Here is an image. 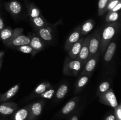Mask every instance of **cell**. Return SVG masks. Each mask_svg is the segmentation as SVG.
I'll use <instances>...</instances> for the list:
<instances>
[{"instance_id":"cell-5","label":"cell","mask_w":121,"mask_h":120,"mask_svg":"<svg viewBox=\"0 0 121 120\" xmlns=\"http://www.w3.org/2000/svg\"><path fill=\"white\" fill-rule=\"evenodd\" d=\"M99 100L104 104L110 106L112 108H115L118 106V102L117 96L113 90L110 88L109 90L99 95Z\"/></svg>"},{"instance_id":"cell-34","label":"cell","mask_w":121,"mask_h":120,"mask_svg":"<svg viewBox=\"0 0 121 120\" xmlns=\"http://www.w3.org/2000/svg\"><path fill=\"white\" fill-rule=\"evenodd\" d=\"M4 21L2 19V18L0 16V31L2 30L4 28Z\"/></svg>"},{"instance_id":"cell-27","label":"cell","mask_w":121,"mask_h":120,"mask_svg":"<svg viewBox=\"0 0 121 120\" xmlns=\"http://www.w3.org/2000/svg\"><path fill=\"white\" fill-rule=\"evenodd\" d=\"M16 49L18 51L21 52L25 53V54H31L32 55V56H34V55L37 54L33 48L30 46V45H25L20 46L18 47H17Z\"/></svg>"},{"instance_id":"cell-18","label":"cell","mask_w":121,"mask_h":120,"mask_svg":"<svg viewBox=\"0 0 121 120\" xmlns=\"http://www.w3.org/2000/svg\"><path fill=\"white\" fill-rule=\"evenodd\" d=\"M79 96H76V97L73 98L72 100H70L65 106L63 108H62L61 112L63 114H69L70 112H72L74 108L76 106L77 103L79 101Z\"/></svg>"},{"instance_id":"cell-31","label":"cell","mask_w":121,"mask_h":120,"mask_svg":"<svg viewBox=\"0 0 121 120\" xmlns=\"http://www.w3.org/2000/svg\"><path fill=\"white\" fill-rule=\"evenodd\" d=\"M120 1H121V0H109L106 7V12L112 10Z\"/></svg>"},{"instance_id":"cell-26","label":"cell","mask_w":121,"mask_h":120,"mask_svg":"<svg viewBox=\"0 0 121 120\" xmlns=\"http://www.w3.org/2000/svg\"><path fill=\"white\" fill-rule=\"evenodd\" d=\"M109 0H99L98 2V15L101 16L106 12V7Z\"/></svg>"},{"instance_id":"cell-12","label":"cell","mask_w":121,"mask_h":120,"mask_svg":"<svg viewBox=\"0 0 121 120\" xmlns=\"http://www.w3.org/2000/svg\"><path fill=\"white\" fill-rule=\"evenodd\" d=\"M19 88H20V84H19L12 87L10 89H8L4 94L1 95V96H0V102H6L7 101L9 100V99L13 98L18 92Z\"/></svg>"},{"instance_id":"cell-21","label":"cell","mask_w":121,"mask_h":120,"mask_svg":"<svg viewBox=\"0 0 121 120\" xmlns=\"http://www.w3.org/2000/svg\"><path fill=\"white\" fill-rule=\"evenodd\" d=\"M51 84L50 83L47 82H43L40 83V84L38 85L35 88L34 90V92L33 94L34 95H40L41 94L44 92L46 91V90H47L48 89H49L51 87Z\"/></svg>"},{"instance_id":"cell-29","label":"cell","mask_w":121,"mask_h":120,"mask_svg":"<svg viewBox=\"0 0 121 120\" xmlns=\"http://www.w3.org/2000/svg\"><path fill=\"white\" fill-rule=\"evenodd\" d=\"M110 89V83L108 81H104L102 82L99 86L98 88V92H97V94L98 96L102 94L103 93L107 91L108 90Z\"/></svg>"},{"instance_id":"cell-28","label":"cell","mask_w":121,"mask_h":120,"mask_svg":"<svg viewBox=\"0 0 121 120\" xmlns=\"http://www.w3.org/2000/svg\"><path fill=\"white\" fill-rule=\"evenodd\" d=\"M119 15L118 12L109 11L107 16L106 17V21L108 23L116 22L119 20Z\"/></svg>"},{"instance_id":"cell-19","label":"cell","mask_w":121,"mask_h":120,"mask_svg":"<svg viewBox=\"0 0 121 120\" xmlns=\"http://www.w3.org/2000/svg\"><path fill=\"white\" fill-rule=\"evenodd\" d=\"M13 34V30L10 27H4L2 30L0 31V39L5 44L9 41Z\"/></svg>"},{"instance_id":"cell-7","label":"cell","mask_w":121,"mask_h":120,"mask_svg":"<svg viewBox=\"0 0 121 120\" xmlns=\"http://www.w3.org/2000/svg\"><path fill=\"white\" fill-rule=\"evenodd\" d=\"M91 37V35L88 36H86L84 39L83 42L82 46L81 49L80 51L79 55L77 57V60L80 61L83 65L85 64L89 59V39Z\"/></svg>"},{"instance_id":"cell-32","label":"cell","mask_w":121,"mask_h":120,"mask_svg":"<svg viewBox=\"0 0 121 120\" xmlns=\"http://www.w3.org/2000/svg\"><path fill=\"white\" fill-rule=\"evenodd\" d=\"M116 115L118 120H121V105L118 104L117 107H115Z\"/></svg>"},{"instance_id":"cell-9","label":"cell","mask_w":121,"mask_h":120,"mask_svg":"<svg viewBox=\"0 0 121 120\" xmlns=\"http://www.w3.org/2000/svg\"><path fill=\"white\" fill-rule=\"evenodd\" d=\"M84 39H85V38H80L79 41H77L74 44H73L70 47V48L67 51L68 52L69 57L73 59V60L77 59V57H78V55L80 52V49H81Z\"/></svg>"},{"instance_id":"cell-23","label":"cell","mask_w":121,"mask_h":120,"mask_svg":"<svg viewBox=\"0 0 121 120\" xmlns=\"http://www.w3.org/2000/svg\"><path fill=\"white\" fill-rule=\"evenodd\" d=\"M28 108H24L20 109L15 113L14 115L15 120H25L28 116Z\"/></svg>"},{"instance_id":"cell-2","label":"cell","mask_w":121,"mask_h":120,"mask_svg":"<svg viewBox=\"0 0 121 120\" xmlns=\"http://www.w3.org/2000/svg\"><path fill=\"white\" fill-rule=\"evenodd\" d=\"M23 29L22 28H15L13 30L11 38L4 44L7 47L16 48L20 46L28 45L30 42L31 38L22 34Z\"/></svg>"},{"instance_id":"cell-22","label":"cell","mask_w":121,"mask_h":120,"mask_svg":"<svg viewBox=\"0 0 121 120\" xmlns=\"http://www.w3.org/2000/svg\"><path fill=\"white\" fill-rule=\"evenodd\" d=\"M68 85L66 84H62L59 87L56 94V97L57 100H61L63 98L68 92Z\"/></svg>"},{"instance_id":"cell-37","label":"cell","mask_w":121,"mask_h":120,"mask_svg":"<svg viewBox=\"0 0 121 120\" xmlns=\"http://www.w3.org/2000/svg\"><path fill=\"white\" fill-rule=\"evenodd\" d=\"M70 120H78V118L77 116H73Z\"/></svg>"},{"instance_id":"cell-1","label":"cell","mask_w":121,"mask_h":120,"mask_svg":"<svg viewBox=\"0 0 121 120\" xmlns=\"http://www.w3.org/2000/svg\"><path fill=\"white\" fill-rule=\"evenodd\" d=\"M118 29V24L116 22L109 23L103 29L100 33V52L104 53L108 45L114 37Z\"/></svg>"},{"instance_id":"cell-15","label":"cell","mask_w":121,"mask_h":120,"mask_svg":"<svg viewBox=\"0 0 121 120\" xmlns=\"http://www.w3.org/2000/svg\"><path fill=\"white\" fill-rule=\"evenodd\" d=\"M117 49V43L115 42H111L106 49L104 55V60L106 62H110L113 58Z\"/></svg>"},{"instance_id":"cell-36","label":"cell","mask_w":121,"mask_h":120,"mask_svg":"<svg viewBox=\"0 0 121 120\" xmlns=\"http://www.w3.org/2000/svg\"><path fill=\"white\" fill-rule=\"evenodd\" d=\"M4 55V51H0V61L1 60L2 58L3 57Z\"/></svg>"},{"instance_id":"cell-13","label":"cell","mask_w":121,"mask_h":120,"mask_svg":"<svg viewBox=\"0 0 121 120\" xmlns=\"http://www.w3.org/2000/svg\"><path fill=\"white\" fill-rule=\"evenodd\" d=\"M29 45L36 53L42 51L44 47L43 42L40 40V38L34 35H33L32 38H31Z\"/></svg>"},{"instance_id":"cell-6","label":"cell","mask_w":121,"mask_h":120,"mask_svg":"<svg viewBox=\"0 0 121 120\" xmlns=\"http://www.w3.org/2000/svg\"><path fill=\"white\" fill-rule=\"evenodd\" d=\"M98 61V55L89 58L83 65L80 75H87L91 76Z\"/></svg>"},{"instance_id":"cell-33","label":"cell","mask_w":121,"mask_h":120,"mask_svg":"<svg viewBox=\"0 0 121 120\" xmlns=\"http://www.w3.org/2000/svg\"><path fill=\"white\" fill-rule=\"evenodd\" d=\"M121 8V2H119V3L117 5L115 6V7H114V8H113V9H112L111 11H112V12H118L119 10H120Z\"/></svg>"},{"instance_id":"cell-38","label":"cell","mask_w":121,"mask_h":120,"mask_svg":"<svg viewBox=\"0 0 121 120\" xmlns=\"http://www.w3.org/2000/svg\"><path fill=\"white\" fill-rule=\"evenodd\" d=\"M2 60L0 61V68H1V65H2Z\"/></svg>"},{"instance_id":"cell-20","label":"cell","mask_w":121,"mask_h":120,"mask_svg":"<svg viewBox=\"0 0 121 120\" xmlns=\"http://www.w3.org/2000/svg\"><path fill=\"white\" fill-rule=\"evenodd\" d=\"M43 105V101H37L33 103L30 107L31 115L35 116L40 115L42 112Z\"/></svg>"},{"instance_id":"cell-24","label":"cell","mask_w":121,"mask_h":120,"mask_svg":"<svg viewBox=\"0 0 121 120\" xmlns=\"http://www.w3.org/2000/svg\"><path fill=\"white\" fill-rule=\"evenodd\" d=\"M28 13L30 19L40 16L41 15V12L39 8L33 4H30L28 6Z\"/></svg>"},{"instance_id":"cell-35","label":"cell","mask_w":121,"mask_h":120,"mask_svg":"<svg viewBox=\"0 0 121 120\" xmlns=\"http://www.w3.org/2000/svg\"><path fill=\"white\" fill-rule=\"evenodd\" d=\"M105 120H115V116L113 115H111L108 116Z\"/></svg>"},{"instance_id":"cell-16","label":"cell","mask_w":121,"mask_h":120,"mask_svg":"<svg viewBox=\"0 0 121 120\" xmlns=\"http://www.w3.org/2000/svg\"><path fill=\"white\" fill-rule=\"evenodd\" d=\"M39 35L43 40L46 41H52L53 40L52 31L50 27L44 26L37 29Z\"/></svg>"},{"instance_id":"cell-8","label":"cell","mask_w":121,"mask_h":120,"mask_svg":"<svg viewBox=\"0 0 121 120\" xmlns=\"http://www.w3.org/2000/svg\"><path fill=\"white\" fill-rule=\"evenodd\" d=\"M81 32H80V26L77 27L73 32L70 34L68 38L66 41L65 45V49L66 51H68L69 49L73 44L76 43L79 39L81 38Z\"/></svg>"},{"instance_id":"cell-25","label":"cell","mask_w":121,"mask_h":120,"mask_svg":"<svg viewBox=\"0 0 121 120\" xmlns=\"http://www.w3.org/2000/svg\"><path fill=\"white\" fill-rule=\"evenodd\" d=\"M30 20L33 25L37 29H39L40 28H42V27L46 25V23L45 22L44 20L41 16H38V17L36 18H34L30 19Z\"/></svg>"},{"instance_id":"cell-11","label":"cell","mask_w":121,"mask_h":120,"mask_svg":"<svg viewBox=\"0 0 121 120\" xmlns=\"http://www.w3.org/2000/svg\"><path fill=\"white\" fill-rule=\"evenodd\" d=\"M5 7L8 12L13 15H17L21 12L22 7L20 2L17 1H11L5 4Z\"/></svg>"},{"instance_id":"cell-4","label":"cell","mask_w":121,"mask_h":120,"mask_svg":"<svg viewBox=\"0 0 121 120\" xmlns=\"http://www.w3.org/2000/svg\"><path fill=\"white\" fill-rule=\"evenodd\" d=\"M100 32L99 31L96 32L93 35H91L89 42V58L96 56L100 48Z\"/></svg>"},{"instance_id":"cell-3","label":"cell","mask_w":121,"mask_h":120,"mask_svg":"<svg viewBox=\"0 0 121 120\" xmlns=\"http://www.w3.org/2000/svg\"><path fill=\"white\" fill-rule=\"evenodd\" d=\"M83 64L77 59L70 58L67 57L65 61L63 72L66 75L69 76H78L82 68Z\"/></svg>"},{"instance_id":"cell-30","label":"cell","mask_w":121,"mask_h":120,"mask_svg":"<svg viewBox=\"0 0 121 120\" xmlns=\"http://www.w3.org/2000/svg\"><path fill=\"white\" fill-rule=\"evenodd\" d=\"M54 94H55V89L54 88H50L48 89L47 90H46V91L44 92L43 94H41L40 95V96L43 98L45 99H52V97L54 96Z\"/></svg>"},{"instance_id":"cell-14","label":"cell","mask_w":121,"mask_h":120,"mask_svg":"<svg viewBox=\"0 0 121 120\" xmlns=\"http://www.w3.org/2000/svg\"><path fill=\"white\" fill-rule=\"evenodd\" d=\"M91 76H90V75H80V76L79 78L76 83L75 89H74L75 94H78L83 89L85 85L88 83L89 81L91 78Z\"/></svg>"},{"instance_id":"cell-10","label":"cell","mask_w":121,"mask_h":120,"mask_svg":"<svg viewBox=\"0 0 121 120\" xmlns=\"http://www.w3.org/2000/svg\"><path fill=\"white\" fill-rule=\"evenodd\" d=\"M18 105L15 102H4L0 104V113L3 115H9L14 112Z\"/></svg>"},{"instance_id":"cell-17","label":"cell","mask_w":121,"mask_h":120,"mask_svg":"<svg viewBox=\"0 0 121 120\" xmlns=\"http://www.w3.org/2000/svg\"><path fill=\"white\" fill-rule=\"evenodd\" d=\"M95 25V21L93 20H89L85 21L82 25L80 26V32L82 35H86L93 29Z\"/></svg>"}]
</instances>
